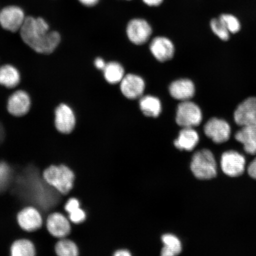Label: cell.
<instances>
[{
  "mask_svg": "<svg viewBox=\"0 0 256 256\" xmlns=\"http://www.w3.org/2000/svg\"><path fill=\"white\" fill-rule=\"evenodd\" d=\"M14 194L20 200L34 204L38 210L47 211L60 201V193L40 178L39 172L30 166L16 178Z\"/></svg>",
  "mask_w": 256,
  "mask_h": 256,
  "instance_id": "1",
  "label": "cell"
},
{
  "mask_svg": "<svg viewBox=\"0 0 256 256\" xmlns=\"http://www.w3.org/2000/svg\"><path fill=\"white\" fill-rule=\"evenodd\" d=\"M49 25L40 18H26L20 28L22 40L38 53H52L60 44V35L56 32L50 31Z\"/></svg>",
  "mask_w": 256,
  "mask_h": 256,
  "instance_id": "2",
  "label": "cell"
},
{
  "mask_svg": "<svg viewBox=\"0 0 256 256\" xmlns=\"http://www.w3.org/2000/svg\"><path fill=\"white\" fill-rule=\"evenodd\" d=\"M43 178L60 194H66L72 190L75 176L66 166H51L44 171Z\"/></svg>",
  "mask_w": 256,
  "mask_h": 256,
  "instance_id": "3",
  "label": "cell"
},
{
  "mask_svg": "<svg viewBox=\"0 0 256 256\" xmlns=\"http://www.w3.org/2000/svg\"><path fill=\"white\" fill-rule=\"evenodd\" d=\"M190 168L195 177L202 180L213 178L217 175L215 156L209 150H202L195 153L192 158Z\"/></svg>",
  "mask_w": 256,
  "mask_h": 256,
  "instance_id": "4",
  "label": "cell"
},
{
  "mask_svg": "<svg viewBox=\"0 0 256 256\" xmlns=\"http://www.w3.org/2000/svg\"><path fill=\"white\" fill-rule=\"evenodd\" d=\"M202 112L198 106L190 100L182 102L176 112V122L183 128H194L200 124Z\"/></svg>",
  "mask_w": 256,
  "mask_h": 256,
  "instance_id": "5",
  "label": "cell"
},
{
  "mask_svg": "<svg viewBox=\"0 0 256 256\" xmlns=\"http://www.w3.org/2000/svg\"><path fill=\"white\" fill-rule=\"evenodd\" d=\"M246 164L244 156L235 151L223 153L220 158V168L222 172L232 178L238 177L244 174Z\"/></svg>",
  "mask_w": 256,
  "mask_h": 256,
  "instance_id": "6",
  "label": "cell"
},
{
  "mask_svg": "<svg viewBox=\"0 0 256 256\" xmlns=\"http://www.w3.org/2000/svg\"><path fill=\"white\" fill-rule=\"evenodd\" d=\"M204 132L214 142L222 144L230 139L232 130L230 124L226 120L213 118L206 123L204 126Z\"/></svg>",
  "mask_w": 256,
  "mask_h": 256,
  "instance_id": "7",
  "label": "cell"
},
{
  "mask_svg": "<svg viewBox=\"0 0 256 256\" xmlns=\"http://www.w3.org/2000/svg\"><path fill=\"white\" fill-rule=\"evenodd\" d=\"M25 18L23 10L18 6H8L0 12V25L8 31L20 30Z\"/></svg>",
  "mask_w": 256,
  "mask_h": 256,
  "instance_id": "8",
  "label": "cell"
},
{
  "mask_svg": "<svg viewBox=\"0 0 256 256\" xmlns=\"http://www.w3.org/2000/svg\"><path fill=\"white\" fill-rule=\"evenodd\" d=\"M235 122L240 126H256V97H250L240 104L234 113Z\"/></svg>",
  "mask_w": 256,
  "mask_h": 256,
  "instance_id": "9",
  "label": "cell"
},
{
  "mask_svg": "<svg viewBox=\"0 0 256 256\" xmlns=\"http://www.w3.org/2000/svg\"><path fill=\"white\" fill-rule=\"evenodd\" d=\"M151 26L142 18H134L128 23L126 34L128 38L134 44L140 46L150 40L152 34Z\"/></svg>",
  "mask_w": 256,
  "mask_h": 256,
  "instance_id": "10",
  "label": "cell"
},
{
  "mask_svg": "<svg viewBox=\"0 0 256 256\" xmlns=\"http://www.w3.org/2000/svg\"><path fill=\"white\" fill-rule=\"evenodd\" d=\"M145 88L146 83L143 78L134 74L124 76L120 82L122 94L130 100L142 98Z\"/></svg>",
  "mask_w": 256,
  "mask_h": 256,
  "instance_id": "11",
  "label": "cell"
},
{
  "mask_svg": "<svg viewBox=\"0 0 256 256\" xmlns=\"http://www.w3.org/2000/svg\"><path fill=\"white\" fill-rule=\"evenodd\" d=\"M55 124L58 130L62 134H70L74 129L76 116L72 108L66 104H62L56 108Z\"/></svg>",
  "mask_w": 256,
  "mask_h": 256,
  "instance_id": "12",
  "label": "cell"
},
{
  "mask_svg": "<svg viewBox=\"0 0 256 256\" xmlns=\"http://www.w3.org/2000/svg\"><path fill=\"white\" fill-rule=\"evenodd\" d=\"M150 49L152 56L160 62H166L174 56L175 48L172 42L168 38L158 36L153 39Z\"/></svg>",
  "mask_w": 256,
  "mask_h": 256,
  "instance_id": "13",
  "label": "cell"
},
{
  "mask_svg": "<svg viewBox=\"0 0 256 256\" xmlns=\"http://www.w3.org/2000/svg\"><path fill=\"white\" fill-rule=\"evenodd\" d=\"M30 98L26 92L18 90L12 94L8 102V110L14 116H24L30 108Z\"/></svg>",
  "mask_w": 256,
  "mask_h": 256,
  "instance_id": "14",
  "label": "cell"
},
{
  "mask_svg": "<svg viewBox=\"0 0 256 256\" xmlns=\"http://www.w3.org/2000/svg\"><path fill=\"white\" fill-rule=\"evenodd\" d=\"M18 220L19 226L25 231L34 232L40 228L42 218L39 210L34 206H28L18 213Z\"/></svg>",
  "mask_w": 256,
  "mask_h": 256,
  "instance_id": "15",
  "label": "cell"
},
{
  "mask_svg": "<svg viewBox=\"0 0 256 256\" xmlns=\"http://www.w3.org/2000/svg\"><path fill=\"white\" fill-rule=\"evenodd\" d=\"M168 90L172 97L176 100H190L195 94V86L190 80L181 78L172 82Z\"/></svg>",
  "mask_w": 256,
  "mask_h": 256,
  "instance_id": "16",
  "label": "cell"
},
{
  "mask_svg": "<svg viewBox=\"0 0 256 256\" xmlns=\"http://www.w3.org/2000/svg\"><path fill=\"white\" fill-rule=\"evenodd\" d=\"M46 226L48 231L56 238H65L71 232L68 220L60 213L51 214L48 218Z\"/></svg>",
  "mask_w": 256,
  "mask_h": 256,
  "instance_id": "17",
  "label": "cell"
},
{
  "mask_svg": "<svg viewBox=\"0 0 256 256\" xmlns=\"http://www.w3.org/2000/svg\"><path fill=\"white\" fill-rule=\"evenodd\" d=\"M235 139L242 144L246 153L256 154V126H242L236 134Z\"/></svg>",
  "mask_w": 256,
  "mask_h": 256,
  "instance_id": "18",
  "label": "cell"
},
{
  "mask_svg": "<svg viewBox=\"0 0 256 256\" xmlns=\"http://www.w3.org/2000/svg\"><path fill=\"white\" fill-rule=\"evenodd\" d=\"M200 136L194 128H184L174 144L176 148L180 150L192 151L199 142Z\"/></svg>",
  "mask_w": 256,
  "mask_h": 256,
  "instance_id": "19",
  "label": "cell"
},
{
  "mask_svg": "<svg viewBox=\"0 0 256 256\" xmlns=\"http://www.w3.org/2000/svg\"><path fill=\"white\" fill-rule=\"evenodd\" d=\"M140 108L144 114L148 117H158L162 111L161 101L158 98L151 95L140 98Z\"/></svg>",
  "mask_w": 256,
  "mask_h": 256,
  "instance_id": "20",
  "label": "cell"
},
{
  "mask_svg": "<svg viewBox=\"0 0 256 256\" xmlns=\"http://www.w3.org/2000/svg\"><path fill=\"white\" fill-rule=\"evenodd\" d=\"M20 81V74L14 66L4 65L0 67V85L10 88H14Z\"/></svg>",
  "mask_w": 256,
  "mask_h": 256,
  "instance_id": "21",
  "label": "cell"
},
{
  "mask_svg": "<svg viewBox=\"0 0 256 256\" xmlns=\"http://www.w3.org/2000/svg\"><path fill=\"white\" fill-rule=\"evenodd\" d=\"M103 72L106 80L111 84L120 83L126 76L123 66L117 62L106 64Z\"/></svg>",
  "mask_w": 256,
  "mask_h": 256,
  "instance_id": "22",
  "label": "cell"
},
{
  "mask_svg": "<svg viewBox=\"0 0 256 256\" xmlns=\"http://www.w3.org/2000/svg\"><path fill=\"white\" fill-rule=\"evenodd\" d=\"M162 241L164 247L162 251L163 256H172L178 254L182 251V244L180 240L172 234H165L162 236Z\"/></svg>",
  "mask_w": 256,
  "mask_h": 256,
  "instance_id": "23",
  "label": "cell"
},
{
  "mask_svg": "<svg viewBox=\"0 0 256 256\" xmlns=\"http://www.w3.org/2000/svg\"><path fill=\"white\" fill-rule=\"evenodd\" d=\"M66 210L69 214L70 220L74 223H82L86 220V215L84 210L80 208L78 200L72 198L66 204Z\"/></svg>",
  "mask_w": 256,
  "mask_h": 256,
  "instance_id": "24",
  "label": "cell"
},
{
  "mask_svg": "<svg viewBox=\"0 0 256 256\" xmlns=\"http://www.w3.org/2000/svg\"><path fill=\"white\" fill-rule=\"evenodd\" d=\"M33 243L27 240H19L12 246L11 252L14 256H32L35 254Z\"/></svg>",
  "mask_w": 256,
  "mask_h": 256,
  "instance_id": "25",
  "label": "cell"
},
{
  "mask_svg": "<svg viewBox=\"0 0 256 256\" xmlns=\"http://www.w3.org/2000/svg\"><path fill=\"white\" fill-rule=\"evenodd\" d=\"M56 252L60 256H75L78 255V250L71 240L63 239L57 243Z\"/></svg>",
  "mask_w": 256,
  "mask_h": 256,
  "instance_id": "26",
  "label": "cell"
},
{
  "mask_svg": "<svg viewBox=\"0 0 256 256\" xmlns=\"http://www.w3.org/2000/svg\"><path fill=\"white\" fill-rule=\"evenodd\" d=\"M12 180V172L5 162H0V193L7 190Z\"/></svg>",
  "mask_w": 256,
  "mask_h": 256,
  "instance_id": "27",
  "label": "cell"
},
{
  "mask_svg": "<svg viewBox=\"0 0 256 256\" xmlns=\"http://www.w3.org/2000/svg\"><path fill=\"white\" fill-rule=\"evenodd\" d=\"M210 26L214 34H216L220 40L227 41L230 39V32L219 18L212 19Z\"/></svg>",
  "mask_w": 256,
  "mask_h": 256,
  "instance_id": "28",
  "label": "cell"
},
{
  "mask_svg": "<svg viewBox=\"0 0 256 256\" xmlns=\"http://www.w3.org/2000/svg\"><path fill=\"white\" fill-rule=\"evenodd\" d=\"M219 18L230 34H236L241 30V24L235 16L231 14H222Z\"/></svg>",
  "mask_w": 256,
  "mask_h": 256,
  "instance_id": "29",
  "label": "cell"
},
{
  "mask_svg": "<svg viewBox=\"0 0 256 256\" xmlns=\"http://www.w3.org/2000/svg\"><path fill=\"white\" fill-rule=\"evenodd\" d=\"M248 172L249 176L256 180V158L249 164Z\"/></svg>",
  "mask_w": 256,
  "mask_h": 256,
  "instance_id": "30",
  "label": "cell"
},
{
  "mask_svg": "<svg viewBox=\"0 0 256 256\" xmlns=\"http://www.w3.org/2000/svg\"><path fill=\"white\" fill-rule=\"evenodd\" d=\"M94 65L98 69L104 70L106 66V64L104 60L101 58H98L95 60Z\"/></svg>",
  "mask_w": 256,
  "mask_h": 256,
  "instance_id": "31",
  "label": "cell"
},
{
  "mask_svg": "<svg viewBox=\"0 0 256 256\" xmlns=\"http://www.w3.org/2000/svg\"><path fill=\"white\" fill-rule=\"evenodd\" d=\"M146 4L152 7H156L162 4L163 0H142Z\"/></svg>",
  "mask_w": 256,
  "mask_h": 256,
  "instance_id": "32",
  "label": "cell"
},
{
  "mask_svg": "<svg viewBox=\"0 0 256 256\" xmlns=\"http://www.w3.org/2000/svg\"><path fill=\"white\" fill-rule=\"evenodd\" d=\"M78 1L81 4L87 7H92L97 4L99 0H78Z\"/></svg>",
  "mask_w": 256,
  "mask_h": 256,
  "instance_id": "33",
  "label": "cell"
},
{
  "mask_svg": "<svg viewBox=\"0 0 256 256\" xmlns=\"http://www.w3.org/2000/svg\"><path fill=\"white\" fill-rule=\"evenodd\" d=\"M114 255L116 256H130L131 254L129 251L122 250L117 251Z\"/></svg>",
  "mask_w": 256,
  "mask_h": 256,
  "instance_id": "34",
  "label": "cell"
},
{
  "mask_svg": "<svg viewBox=\"0 0 256 256\" xmlns=\"http://www.w3.org/2000/svg\"><path fill=\"white\" fill-rule=\"evenodd\" d=\"M5 137V130L2 124L0 122V143H2L4 140Z\"/></svg>",
  "mask_w": 256,
  "mask_h": 256,
  "instance_id": "35",
  "label": "cell"
}]
</instances>
